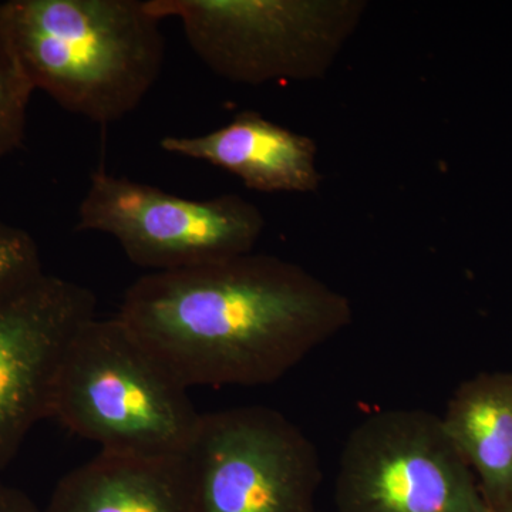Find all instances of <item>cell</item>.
I'll return each instance as SVG.
<instances>
[{
  "label": "cell",
  "mask_w": 512,
  "mask_h": 512,
  "mask_svg": "<svg viewBox=\"0 0 512 512\" xmlns=\"http://www.w3.org/2000/svg\"><path fill=\"white\" fill-rule=\"evenodd\" d=\"M117 318L191 389L275 383L348 328L353 311L302 266L249 252L148 272Z\"/></svg>",
  "instance_id": "6da1fadb"
},
{
  "label": "cell",
  "mask_w": 512,
  "mask_h": 512,
  "mask_svg": "<svg viewBox=\"0 0 512 512\" xmlns=\"http://www.w3.org/2000/svg\"><path fill=\"white\" fill-rule=\"evenodd\" d=\"M3 15L35 90L97 124L133 113L165 56L147 0H6Z\"/></svg>",
  "instance_id": "7a4b0ae2"
},
{
  "label": "cell",
  "mask_w": 512,
  "mask_h": 512,
  "mask_svg": "<svg viewBox=\"0 0 512 512\" xmlns=\"http://www.w3.org/2000/svg\"><path fill=\"white\" fill-rule=\"evenodd\" d=\"M188 387L119 318H93L67 346L49 419L101 453L184 457L202 414Z\"/></svg>",
  "instance_id": "3957f363"
},
{
  "label": "cell",
  "mask_w": 512,
  "mask_h": 512,
  "mask_svg": "<svg viewBox=\"0 0 512 512\" xmlns=\"http://www.w3.org/2000/svg\"><path fill=\"white\" fill-rule=\"evenodd\" d=\"M177 19L188 45L229 82L322 79L365 15L363 0H147Z\"/></svg>",
  "instance_id": "277c9868"
},
{
  "label": "cell",
  "mask_w": 512,
  "mask_h": 512,
  "mask_svg": "<svg viewBox=\"0 0 512 512\" xmlns=\"http://www.w3.org/2000/svg\"><path fill=\"white\" fill-rule=\"evenodd\" d=\"M265 218L237 194L191 200L110 174L90 175L76 231L101 232L119 242L133 264L150 272L214 264L254 251Z\"/></svg>",
  "instance_id": "5b68a950"
},
{
  "label": "cell",
  "mask_w": 512,
  "mask_h": 512,
  "mask_svg": "<svg viewBox=\"0 0 512 512\" xmlns=\"http://www.w3.org/2000/svg\"><path fill=\"white\" fill-rule=\"evenodd\" d=\"M338 512H488L476 477L437 414L384 410L340 454Z\"/></svg>",
  "instance_id": "8992f818"
},
{
  "label": "cell",
  "mask_w": 512,
  "mask_h": 512,
  "mask_svg": "<svg viewBox=\"0 0 512 512\" xmlns=\"http://www.w3.org/2000/svg\"><path fill=\"white\" fill-rule=\"evenodd\" d=\"M185 460L195 512H313L322 478L315 444L264 406L202 414Z\"/></svg>",
  "instance_id": "52a82bcc"
},
{
  "label": "cell",
  "mask_w": 512,
  "mask_h": 512,
  "mask_svg": "<svg viewBox=\"0 0 512 512\" xmlns=\"http://www.w3.org/2000/svg\"><path fill=\"white\" fill-rule=\"evenodd\" d=\"M93 318L94 293L59 276L43 274L0 301V473L49 419L64 352Z\"/></svg>",
  "instance_id": "ba28073f"
},
{
  "label": "cell",
  "mask_w": 512,
  "mask_h": 512,
  "mask_svg": "<svg viewBox=\"0 0 512 512\" xmlns=\"http://www.w3.org/2000/svg\"><path fill=\"white\" fill-rule=\"evenodd\" d=\"M160 147L222 168L258 192L308 194L318 191L322 181L315 140L256 111H241L224 127L202 136L164 137Z\"/></svg>",
  "instance_id": "9c48e42d"
},
{
  "label": "cell",
  "mask_w": 512,
  "mask_h": 512,
  "mask_svg": "<svg viewBox=\"0 0 512 512\" xmlns=\"http://www.w3.org/2000/svg\"><path fill=\"white\" fill-rule=\"evenodd\" d=\"M45 512H195L184 457L100 453L57 483Z\"/></svg>",
  "instance_id": "30bf717a"
},
{
  "label": "cell",
  "mask_w": 512,
  "mask_h": 512,
  "mask_svg": "<svg viewBox=\"0 0 512 512\" xmlns=\"http://www.w3.org/2000/svg\"><path fill=\"white\" fill-rule=\"evenodd\" d=\"M488 510L512 512V373H483L454 392L441 416Z\"/></svg>",
  "instance_id": "8fae6325"
},
{
  "label": "cell",
  "mask_w": 512,
  "mask_h": 512,
  "mask_svg": "<svg viewBox=\"0 0 512 512\" xmlns=\"http://www.w3.org/2000/svg\"><path fill=\"white\" fill-rule=\"evenodd\" d=\"M33 92L35 87L10 36L0 2V158L23 144Z\"/></svg>",
  "instance_id": "7c38bea8"
},
{
  "label": "cell",
  "mask_w": 512,
  "mask_h": 512,
  "mask_svg": "<svg viewBox=\"0 0 512 512\" xmlns=\"http://www.w3.org/2000/svg\"><path fill=\"white\" fill-rule=\"evenodd\" d=\"M45 274L35 239L25 229L0 222V301Z\"/></svg>",
  "instance_id": "4fadbf2b"
},
{
  "label": "cell",
  "mask_w": 512,
  "mask_h": 512,
  "mask_svg": "<svg viewBox=\"0 0 512 512\" xmlns=\"http://www.w3.org/2000/svg\"><path fill=\"white\" fill-rule=\"evenodd\" d=\"M0 512H45L22 491L0 481Z\"/></svg>",
  "instance_id": "5bb4252c"
},
{
  "label": "cell",
  "mask_w": 512,
  "mask_h": 512,
  "mask_svg": "<svg viewBox=\"0 0 512 512\" xmlns=\"http://www.w3.org/2000/svg\"><path fill=\"white\" fill-rule=\"evenodd\" d=\"M488 512H493V511L488 510Z\"/></svg>",
  "instance_id": "9a60e30c"
}]
</instances>
